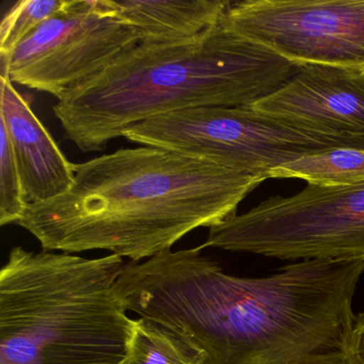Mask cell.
<instances>
[{"mask_svg":"<svg viewBox=\"0 0 364 364\" xmlns=\"http://www.w3.org/2000/svg\"><path fill=\"white\" fill-rule=\"evenodd\" d=\"M200 247L125 264V310L171 332L203 364H342L364 259H306L277 274H225Z\"/></svg>","mask_w":364,"mask_h":364,"instance_id":"obj_1","label":"cell"},{"mask_svg":"<svg viewBox=\"0 0 364 364\" xmlns=\"http://www.w3.org/2000/svg\"><path fill=\"white\" fill-rule=\"evenodd\" d=\"M73 170L65 195L29 205L16 225L46 251L107 250L132 262L171 250L189 232L234 216L266 181L146 146L73 164Z\"/></svg>","mask_w":364,"mask_h":364,"instance_id":"obj_2","label":"cell"},{"mask_svg":"<svg viewBox=\"0 0 364 364\" xmlns=\"http://www.w3.org/2000/svg\"><path fill=\"white\" fill-rule=\"evenodd\" d=\"M301 68L240 35L225 16L193 39L139 44L68 92L53 110L67 139L82 152H100L159 114L253 105Z\"/></svg>","mask_w":364,"mask_h":364,"instance_id":"obj_3","label":"cell"},{"mask_svg":"<svg viewBox=\"0 0 364 364\" xmlns=\"http://www.w3.org/2000/svg\"><path fill=\"white\" fill-rule=\"evenodd\" d=\"M122 257L16 247L0 272V364H121L136 319L114 291Z\"/></svg>","mask_w":364,"mask_h":364,"instance_id":"obj_4","label":"cell"},{"mask_svg":"<svg viewBox=\"0 0 364 364\" xmlns=\"http://www.w3.org/2000/svg\"><path fill=\"white\" fill-rule=\"evenodd\" d=\"M123 138L265 180L272 170L306 155L364 148V138L267 116L251 106L200 107L159 114L127 129Z\"/></svg>","mask_w":364,"mask_h":364,"instance_id":"obj_5","label":"cell"},{"mask_svg":"<svg viewBox=\"0 0 364 364\" xmlns=\"http://www.w3.org/2000/svg\"><path fill=\"white\" fill-rule=\"evenodd\" d=\"M208 247L287 261L364 259V183L272 196L210 228L200 248Z\"/></svg>","mask_w":364,"mask_h":364,"instance_id":"obj_6","label":"cell"},{"mask_svg":"<svg viewBox=\"0 0 364 364\" xmlns=\"http://www.w3.org/2000/svg\"><path fill=\"white\" fill-rule=\"evenodd\" d=\"M140 43L110 0H65L56 14L1 59V74L60 100Z\"/></svg>","mask_w":364,"mask_h":364,"instance_id":"obj_7","label":"cell"},{"mask_svg":"<svg viewBox=\"0 0 364 364\" xmlns=\"http://www.w3.org/2000/svg\"><path fill=\"white\" fill-rule=\"evenodd\" d=\"M225 16L294 65L364 74V0H244L230 4Z\"/></svg>","mask_w":364,"mask_h":364,"instance_id":"obj_8","label":"cell"},{"mask_svg":"<svg viewBox=\"0 0 364 364\" xmlns=\"http://www.w3.org/2000/svg\"><path fill=\"white\" fill-rule=\"evenodd\" d=\"M251 107L267 116L364 138V74L306 65Z\"/></svg>","mask_w":364,"mask_h":364,"instance_id":"obj_9","label":"cell"},{"mask_svg":"<svg viewBox=\"0 0 364 364\" xmlns=\"http://www.w3.org/2000/svg\"><path fill=\"white\" fill-rule=\"evenodd\" d=\"M1 78L0 122L11 140L27 205L65 195L74 183L73 163L16 90L6 74Z\"/></svg>","mask_w":364,"mask_h":364,"instance_id":"obj_10","label":"cell"},{"mask_svg":"<svg viewBox=\"0 0 364 364\" xmlns=\"http://www.w3.org/2000/svg\"><path fill=\"white\" fill-rule=\"evenodd\" d=\"M110 1L117 14L137 31L140 44L193 39L220 22L231 4L223 0Z\"/></svg>","mask_w":364,"mask_h":364,"instance_id":"obj_11","label":"cell"},{"mask_svg":"<svg viewBox=\"0 0 364 364\" xmlns=\"http://www.w3.org/2000/svg\"><path fill=\"white\" fill-rule=\"evenodd\" d=\"M269 178H298L323 187L364 183V148H341L306 155L272 170Z\"/></svg>","mask_w":364,"mask_h":364,"instance_id":"obj_12","label":"cell"},{"mask_svg":"<svg viewBox=\"0 0 364 364\" xmlns=\"http://www.w3.org/2000/svg\"><path fill=\"white\" fill-rule=\"evenodd\" d=\"M121 364H203L199 353L161 326L136 319L127 355Z\"/></svg>","mask_w":364,"mask_h":364,"instance_id":"obj_13","label":"cell"},{"mask_svg":"<svg viewBox=\"0 0 364 364\" xmlns=\"http://www.w3.org/2000/svg\"><path fill=\"white\" fill-rule=\"evenodd\" d=\"M65 0H21L14 4L0 25V56L7 58L16 46L42 23L56 14Z\"/></svg>","mask_w":364,"mask_h":364,"instance_id":"obj_14","label":"cell"},{"mask_svg":"<svg viewBox=\"0 0 364 364\" xmlns=\"http://www.w3.org/2000/svg\"><path fill=\"white\" fill-rule=\"evenodd\" d=\"M0 152V225L18 223L26 212L27 205L23 191L22 181L11 140L4 123Z\"/></svg>","mask_w":364,"mask_h":364,"instance_id":"obj_15","label":"cell"},{"mask_svg":"<svg viewBox=\"0 0 364 364\" xmlns=\"http://www.w3.org/2000/svg\"><path fill=\"white\" fill-rule=\"evenodd\" d=\"M342 364H364V312L353 319Z\"/></svg>","mask_w":364,"mask_h":364,"instance_id":"obj_16","label":"cell"}]
</instances>
